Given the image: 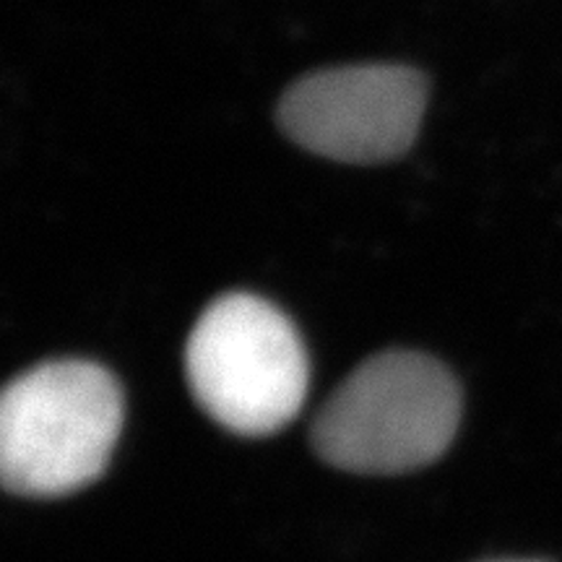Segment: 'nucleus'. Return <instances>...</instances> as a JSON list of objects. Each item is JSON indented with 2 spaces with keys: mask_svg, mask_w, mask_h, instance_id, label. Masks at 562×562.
I'll return each instance as SVG.
<instances>
[{
  "mask_svg": "<svg viewBox=\"0 0 562 562\" xmlns=\"http://www.w3.org/2000/svg\"><path fill=\"white\" fill-rule=\"evenodd\" d=\"M461 422V391L446 364L391 349L362 362L313 422L323 461L355 474H404L438 461Z\"/></svg>",
  "mask_w": 562,
  "mask_h": 562,
  "instance_id": "1",
  "label": "nucleus"
},
{
  "mask_svg": "<svg viewBox=\"0 0 562 562\" xmlns=\"http://www.w3.org/2000/svg\"><path fill=\"white\" fill-rule=\"evenodd\" d=\"M123 391L102 364L58 360L21 372L0 402V480L13 495L58 497L108 469Z\"/></svg>",
  "mask_w": 562,
  "mask_h": 562,
  "instance_id": "2",
  "label": "nucleus"
},
{
  "mask_svg": "<svg viewBox=\"0 0 562 562\" xmlns=\"http://www.w3.org/2000/svg\"><path fill=\"white\" fill-rule=\"evenodd\" d=\"M195 402L222 427L261 438L297 417L307 396V351L294 323L256 294H224L186 344Z\"/></svg>",
  "mask_w": 562,
  "mask_h": 562,
  "instance_id": "3",
  "label": "nucleus"
},
{
  "mask_svg": "<svg viewBox=\"0 0 562 562\" xmlns=\"http://www.w3.org/2000/svg\"><path fill=\"white\" fill-rule=\"evenodd\" d=\"M427 83L406 66H351L311 74L281 97V131L318 157L375 165L409 151Z\"/></svg>",
  "mask_w": 562,
  "mask_h": 562,
  "instance_id": "4",
  "label": "nucleus"
},
{
  "mask_svg": "<svg viewBox=\"0 0 562 562\" xmlns=\"http://www.w3.org/2000/svg\"><path fill=\"white\" fill-rule=\"evenodd\" d=\"M487 562H542V560H487Z\"/></svg>",
  "mask_w": 562,
  "mask_h": 562,
  "instance_id": "5",
  "label": "nucleus"
}]
</instances>
